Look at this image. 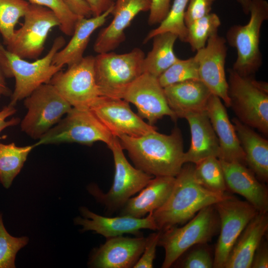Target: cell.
<instances>
[{"mask_svg": "<svg viewBox=\"0 0 268 268\" xmlns=\"http://www.w3.org/2000/svg\"><path fill=\"white\" fill-rule=\"evenodd\" d=\"M118 138L135 167L151 176L176 177L185 164L182 134L177 127L170 134L155 130L138 137L124 134Z\"/></svg>", "mask_w": 268, "mask_h": 268, "instance_id": "6da1fadb", "label": "cell"}, {"mask_svg": "<svg viewBox=\"0 0 268 268\" xmlns=\"http://www.w3.org/2000/svg\"><path fill=\"white\" fill-rule=\"evenodd\" d=\"M194 164H184L172 192L164 204L152 212L157 230L182 224L192 218L203 207L214 205L228 195L210 191L200 184L193 174Z\"/></svg>", "mask_w": 268, "mask_h": 268, "instance_id": "7a4b0ae2", "label": "cell"}, {"mask_svg": "<svg viewBox=\"0 0 268 268\" xmlns=\"http://www.w3.org/2000/svg\"><path fill=\"white\" fill-rule=\"evenodd\" d=\"M65 43L63 37H57L46 55L33 62L9 52L0 44V69L5 78L13 77L15 81L9 104L15 106L40 86L49 83L54 75L63 69V67L52 64V61Z\"/></svg>", "mask_w": 268, "mask_h": 268, "instance_id": "3957f363", "label": "cell"}, {"mask_svg": "<svg viewBox=\"0 0 268 268\" xmlns=\"http://www.w3.org/2000/svg\"><path fill=\"white\" fill-rule=\"evenodd\" d=\"M228 95L237 118L248 126L268 134V83L254 76H244L228 69Z\"/></svg>", "mask_w": 268, "mask_h": 268, "instance_id": "277c9868", "label": "cell"}, {"mask_svg": "<svg viewBox=\"0 0 268 268\" xmlns=\"http://www.w3.org/2000/svg\"><path fill=\"white\" fill-rule=\"evenodd\" d=\"M248 22L244 25L230 27L226 40L236 49L237 59L232 68L242 76H254L262 65L260 49L261 29L268 19V2L266 0H252Z\"/></svg>", "mask_w": 268, "mask_h": 268, "instance_id": "5b68a950", "label": "cell"}, {"mask_svg": "<svg viewBox=\"0 0 268 268\" xmlns=\"http://www.w3.org/2000/svg\"><path fill=\"white\" fill-rule=\"evenodd\" d=\"M143 51L135 48L125 53L113 51L94 57V71L102 96L123 98L128 86L142 73Z\"/></svg>", "mask_w": 268, "mask_h": 268, "instance_id": "8992f818", "label": "cell"}, {"mask_svg": "<svg viewBox=\"0 0 268 268\" xmlns=\"http://www.w3.org/2000/svg\"><path fill=\"white\" fill-rule=\"evenodd\" d=\"M214 205L205 206L182 227L173 226L160 231L158 245L165 250L163 268H169L189 249L209 241L218 219Z\"/></svg>", "mask_w": 268, "mask_h": 268, "instance_id": "52a82bcc", "label": "cell"}, {"mask_svg": "<svg viewBox=\"0 0 268 268\" xmlns=\"http://www.w3.org/2000/svg\"><path fill=\"white\" fill-rule=\"evenodd\" d=\"M114 137L90 108L72 107L34 145L74 142L90 146L97 141H102L109 147Z\"/></svg>", "mask_w": 268, "mask_h": 268, "instance_id": "ba28073f", "label": "cell"}, {"mask_svg": "<svg viewBox=\"0 0 268 268\" xmlns=\"http://www.w3.org/2000/svg\"><path fill=\"white\" fill-rule=\"evenodd\" d=\"M27 111L20 121L22 132L39 139L72 107L50 83H45L24 99Z\"/></svg>", "mask_w": 268, "mask_h": 268, "instance_id": "9c48e42d", "label": "cell"}, {"mask_svg": "<svg viewBox=\"0 0 268 268\" xmlns=\"http://www.w3.org/2000/svg\"><path fill=\"white\" fill-rule=\"evenodd\" d=\"M109 148L115 165V174L111 188L104 193L97 186H90L89 191L103 204L110 212L120 209L132 196L142 190L153 178L132 166L126 158L119 139L115 136Z\"/></svg>", "mask_w": 268, "mask_h": 268, "instance_id": "30bf717a", "label": "cell"}, {"mask_svg": "<svg viewBox=\"0 0 268 268\" xmlns=\"http://www.w3.org/2000/svg\"><path fill=\"white\" fill-rule=\"evenodd\" d=\"M22 26L5 44L6 49L24 59H36L44 49L49 32L59 27L54 13L44 6L30 3Z\"/></svg>", "mask_w": 268, "mask_h": 268, "instance_id": "8fae6325", "label": "cell"}, {"mask_svg": "<svg viewBox=\"0 0 268 268\" xmlns=\"http://www.w3.org/2000/svg\"><path fill=\"white\" fill-rule=\"evenodd\" d=\"M72 107L90 108L102 96L94 71V57L87 56L55 73L49 82Z\"/></svg>", "mask_w": 268, "mask_h": 268, "instance_id": "7c38bea8", "label": "cell"}, {"mask_svg": "<svg viewBox=\"0 0 268 268\" xmlns=\"http://www.w3.org/2000/svg\"><path fill=\"white\" fill-rule=\"evenodd\" d=\"M214 206L219 218L220 229L214 251L213 267L224 268L238 238L259 211L247 201L230 195Z\"/></svg>", "mask_w": 268, "mask_h": 268, "instance_id": "4fadbf2b", "label": "cell"}, {"mask_svg": "<svg viewBox=\"0 0 268 268\" xmlns=\"http://www.w3.org/2000/svg\"><path fill=\"white\" fill-rule=\"evenodd\" d=\"M90 109L118 137L124 134L138 137L157 130L156 127L145 123L134 113L129 103L123 99L101 96Z\"/></svg>", "mask_w": 268, "mask_h": 268, "instance_id": "5bb4252c", "label": "cell"}, {"mask_svg": "<svg viewBox=\"0 0 268 268\" xmlns=\"http://www.w3.org/2000/svg\"><path fill=\"white\" fill-rule=\"evenodd\" d=\"M134 105L138 115L146 119L153 125L165 116L173 121L178 119L170 108L164 93V88L158 78L147 73H142L125 91L123 98Z\"/></svg>", "mask_w": 268, "mask_h": 268, "instance_id": "9a60e30c", "label": "cell"}, {"mask_svg": "<svg viewBox=\"0 0 268 268\" xmlns=\"http://www.w3.org/2000/svg\"><path fill=\"white\" fill-rule=\"evenodd\" d=\"M225 38L216 33L209 37L205 46L194 56L199 66L201 80L211 94L223 100L230 107L228 82L225 71L227 47Z\"/></svg>", "mask_w": 268, "mask_h": 268, "instance_id": "2e32d148", "label": "cell"}, {"mask_svg": "<svg viewBox=\"0 0 268 268\" xmlns=\"http://www.w3.org/2000/svg\"><path fill=\"white\" fill-rule=\"evenodd\" d=\"M109 24L101 29L93 45L97 54L113 51L126 39L125 31L141 12L149 11L151 0H115Z\"/></svg>", "mask_w": 268, "mask_h": 268, "instance_id": "e0dca14e", "label": "cell"}, {"mask_svg": "<svg viewBox=\"0 0 268 268\" xmlns=\"http://www.w3.org/2000/svg\"><path fill=\"white\" fill-rule=\"evenodd\" d=\"M146 238H131L122 236L107 238L106 241L95 249L89 264L95 268H133L141 256Z\"/></svg>", "mask_w": 268, "mask_h": 268, "instance_id": "ac0fdd59", "label": "cell"}, {"mask_svg": "<svg viewBox=\"0 0 268 268\" xmlns=\"http://www.w3.org/2000/svg\"><path fill=\"white\" fill-rule=\"evenodd\" d=\"M80 212L83 217L75 218L74 223L81 225L83 231H93L106 238L122 236L126 233L138 234L140 230L143 229L157 230L152 212L142 218L121 215L105 217L96 214L83 206L80 208Z\"/></svg>", "mask_w": 268, "mask_h": 268, "instance_id": "d6986e66", "label": "cell"}, {"mask_svg": "<svg viewBox=\"0 0 268 268\" xmlns=\"http://www.w3.org/2000/svg\"><path fill=\"white\" fill-rule=\"evenodd\" d=\"M206 111L218 140L220 147L219 159L246 165L245 153L235 128L230 122L226 109L220 98L211 94Z\"/></svg>", "mask_w": 268, "mask_h": 268, "instance_id": "ffe728a7", "label": "cell"}, {"mask_svg": "<svg viewBox=\"0 0 268 268\" xmlns=\"http://www.w3.org/2000/svg\"><path fill=\"white\" fill-rule=\"evenodd\" d=\"M220 160L227 189L244 197L258 211L268 212L267 188L246 165Z\"/></svg>", "mask_w": 268, "mask_h": 268, "instance_id": "44dd1931", "label": "cell"}, {"mask_svg": "<svg viewBox=\"0 0 268 268\" xmlns=\"http://www.w3.org/2000/svg\"><path fill=\"white\" fill-rule=\"evenodd\" d=\"M167 103L177 118L206 110L211 93L200 79H192L164 88Z\"/></svg>", "mask_w": 268, "mask_h": 268, "instance_id": "7402d4cb", "label": "cell"}, {"mask_svg": "<svg viewBox=\"0 0 268 268\" xmlns=\"http://www.w3.org/2000/svg\"><path fill=\"white\" fill-rule=\"evenodd\" d=\"M191 134L189 149L185 152V163L194 164L210 156L219 158L220 147L206 111L191 113L185 116Z\"/></svg>", "mask_w": 268, "mask_h": 268, "instance_id": "603a6c76", "label": "cell"}, {"mask_svg": "<svg viewBox=\"0 0 268 268\" xmlns=\"http://www.w3.org/2000/svg\"><path fill=\"white\" fill-rule=\"evenodd\" d=\"M175 177L158 176L152 178L138 195L130 198L120 209L119 215L143 217L162 206L168 199Z\"/></svg>", "mask_w": 268, "mask_h": 268, "instance_id": "cb8c5ba5", "label": "cell"}, {"mask_svg": "<svg viewBox=\"0 0 268 268\" xmlns=\"http://www.w3.org/2000/svg\"><path fill=\"white\" fill-rule=\"evenodd\" d=\"M268 229V212L259 211L238 238L224 268H251L254 254Z\"/></svg>", "mask_w": 268, "mask_h": 268, "instance_id": "d4e9b609", "label": "cell"}, {"mask_svg": "<svg viewBox=\"0 0 268 268\" xmlns=\"http://www.w3.org/2000/svg\"><path fill=\"white\" fill-rule=\"evenodd\" d=\"M113 6L98 16L80 17L75 25L71 38L56 53L52 64L64 67L65 65L68 67L79 62L83 58L84 52L92 33L105 24L111 14Z\"/></svg>", "mask_w": 268, "mask_h": 268, "instance_id": "484cf974", "label": "cell"}, {"mask_svg": "<svg viewBox=\"0 0 268 268\" xmlns=\"http://www.w3.org/2000/svg\"><path fill=\"white\" fill-rule=\"evenodd\" d=\"M245 155L246 165L261 181L268 180V140L243 124L236 117L232 119Z\"/></svg>", "mask_w": 268, "mask_h": 268, "instance_id": "4316f807", "label": "cell"}, {"mask_svg": "<svg viewBox=\"0 0 268 268\" xmlns=\"http://www.w3.org/2000/svg\"><path fill=\"white\" fill-rule=\"evenodd\" d=\"M178 37L170 32L159 34L153 37L152 47L143 59V73L156 77L175 63L179 58L174 52Z\"/></svg>", "mask_w": 268, "mask_h": 268, "instance_id": "83f0119b", "label": "cell"}, {"mask_svg": "<svg viewBox=\"0 0 268 268\" xmlns=\"http://www.w3.org/2000/svg\"><path fill=\"white\" fill-rule=\"evenodd\" d=\"M34 144L19 146L14 142H0V184L9 188L19 173Z\"/></svg>", "mask_w": 268, "mask_h": 268, "instance_id": "f1b7e54d", "label": "cell"}, {"mask_svg": "<svg viewBox=\"0 0 268 268\" xmlns=\"http://www.w3.org/2000/svg\"><path fill=\"white\" fill-rule=\"evenodd\" d=\"M193 174L197 182L205 189L219 194L227 190L220 160L210 156L194 164Z\"/></svg>", "mask_w": 268, "mask_h": 268, "instance_id": "f546056e", "label": "cell"}, {"mask_svg": "<svg viewBox=\"0 0 268 268\" xmlns=\"http://www.w3.org/2000/svg\"><path fill=\"white\" fill-rule=\"evenodd\" d=\"M189 0H174L166 17L156 28L147 34L143 43H147L159 34L170 32L176 35L182 42H186L187 27L184 21L185 13Z\"/></svg>", "mask_w": 268, "mask_h": 268, "instance_id": "4dcf8cb0", "label": "cell"}, {"mask_svg": "<svg viewBox=\"0 0 268 268\" xmlns=\"http://www.w3.org/2000/svg\"><path fill=\"white\" fill-rule=\"evenodd\" d=\"M221 25L219 16L214 13H210L187 26L186 43L190 44L193 51L203 48L209 37L218 33Z\"/></svg>", "mask_w": 268, "mask_h": 268, "instance_id": "1f68e13d", "label": "cell"}, {"mask_svg": "<svg viewBox=\"0 0 268 268\" xmlns=\"http://www.w3.org/2000/svg\"><path fill=\"white\" fill-rule=\"evenodd\" d=\"M29 4L25 0H0V34L4 45L13 36L16 24L24 17Z\"/></svg>", "mask_w": 268, "mask_h": 268, "instance_id": "d6a6232c", "label": "cell"}, {"mask_svg": "<svg viewBox=\"0 0 268 268\" xmlns=\"http://www.w3.org/2000/svg\"><path fill=\"white\" fill-rule=\"evenodd\" d=\"M163 88L177 83L192 79H200L199 66L194 57L178 60L158 77Z\"/></svg>", "mask_w": 268, "mask_h": 268, "instance_id": "836d02e7", "label": "cell"}, {"mask_svg": "<svg viewBox=\"0 0 268 268\" xmlns=\"http://www.w3.org/2000/svg\"><path fill=\"white\" fill-rule=\"evenodd\" d=\"M28 241L26 236L15 237L9 234L4 226L2 215L0 213V268H15L16 255Z\"/></svg>", "mask_w": 268, "mask_h": 268, "instance_id": "e575fe53", "label": "cell"}, {"mask_svg": "<svg viewBox=\"0 0 268 268\" xmlns=\"http://www.w3.org/2000/svg\"><path fill=\"white\" fill-rule=\"evenodd\" d=\"M30 3L44 6L52 10L59 19L60 30L71 36L78 19L81 17L74 13L64 0H27Z\"/></svg>", "mask_w": 268, "mask_h": 268, "instance_id": "d590c367", "label": "cell"}, {"mask_svg": "<svg viewBox=\"0 0 268 268\" xmlns=\"http://www.w3.org/2000/svg\"><path fill=\"white\" fill-rule=\"evenodd\" d=\"M216 0H189L185 13L184 21L187 27L195 21L210 13Z\"/></svg>", "mask_w": 268, "mask_h": 268, "instance_id": "8d00e7d4", "label": "cell"}, {"mask_svg": "<svg viewBox=\"0 0 268 268\" xmlns=\"http://www.w3.org/2000/svg\"><path fill=\"white\" fill-rule=\"evenodd\" d=\"M160 233V231L158 230L157 232L150 234L146 238V243L143 251L133 268H153Z\"/></svg>", "mask_w": 268, "mask_h": 268, "instance_id": "74e56055", "label": "cell"}, {"mask_svg": "<svg viewBox=\"0 0 268 268\" xmlns=\"http://www.w3.org/2000/svg\"><path fill=\"white\" fill-rule=\"evenodd\" d=\"M181 266L185 268H211L213 267V259L205 248H197L189 254Z\"/></svg>", "mask_w": 268, "mask_h": 268, "instance_id": "f35d334b", "label": "cell"}, {"mask_svg": "<svg viewBox=\"0 0 268 268\" xmlns=\"http://www.w3.org/2000/svg\"><path fill=\"white\" fill-rule=\"evenodd\" d=\"M171 0H151L148 18L149 25L159 24L167 16L170 8Z\"/></svg>", "mask_w": 268, "mask_h": 268, "instance_id": "ab89813d", "label": "cell"}, {"mask_svg": "<svg viewBox=\"0 0 268 268\" xmlns=\"http://www.w3.org/2000/svg\"><path fill=\"white\" fill-rule=\"evenodd\" d=\"M15 106L8 104L0 110V133L4 129L17 125L20 122L19 118H8L13 115L16 112Z\"/></svg>", "mask_w": 268, "mask_h": 268, "instance_id": "60d3db41", "label": "cell"}, {"mask_svg": "<svg viewBox=\"0 0 268 268\" xmlns=\"http://www.w3.org/2000/svg\"><path fill=\"white\" fill-rule=\"evenodd\" d=\"M268 267V249L266 242L260 244L253 258L251 268H267Z\"/></svg>", "mask_w": 268, "mask_h": 268, "instance_id": "b9f144b4", "label": "cell"}, {"mask_svg": "<svg viewBox=\"0 0 268 268\" xmlns=\"http://www.w3.org/2000/svg\"><path fill=\"white\" fill-rule=\"evenodd\" d=\"M71 10L80 17H90L92 15L91 9L83 0H64Z\"/></svg>", "mask_w": 268, "mask_h": 268, "instance_id": "7bdbcfd3", "label": "cell"}, {"mask_svg": "<svg viewBox=\"0 0 268 268\" xmlns=\"http://www.w3.org/2000/svg\"><path fill=\"white\" fill-rule=\"evenodd\" d=\"M89 5L93 16H98L113 5L111 0H83Z\"/></svg>", "mask_w": 268, "mask_h": 268, "instance_id": "ee69618b", "label": "cell"}, {"mask_svg": "<svg viewBox=\"0 0 268 268\" xmlns=\"http://www.w3.org/2000/svg\"><path fill=\"white\" fill-rule=\"evenodd\" d=\"M5 78L0 69V98L10 96L12 93L11 89L7 86Z\"/></svg>", "mask_w": 268, "mask_h": 268, "instance_id": "f6af8a7d", "label": "cell"}, {"mask_svg": "<svg viewBox=\"0 0 268 268\" xmlns=\"http://www.w3.org/2000/svg\"><path fill=\"white\" fill-rule=\"evenodd\" d=\"M240 4L241 8L245 14H249V8L252 0H236Z\"/></svg>", "mask_w": 268, "mask_h": 268, "instance_id": "bcb514c9", "label": "cell"}, {"mask_svg": "<svg viewBox=\"0 0 268 268\" xmlns=\"http://www.w3.org/2000/svg\"><path fill=\"white\" fill-rule=\"evenodd\" d=\"M111 0L114 1L115 0Z\"/></svg>", "mask_w": 268, "mask_h": 268, "instance_id": "7dc6e473", "label": "cell"}]
</instances>
